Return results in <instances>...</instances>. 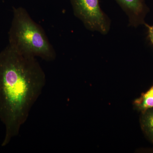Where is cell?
I'll use <instances>...</instances> for the list:
<instances>
[{"label":"cell","instance_id":"1","mask_svg":"<svg viewBox=\"0 0 153 153\" xmlns=\"http://www.w3.org/2000/svg\"><path fill=\"white\" fill-rule=\"evenodd\" d=\"M46 81L36 57L9 45L0 53V120L6 128L3 146L19 135Z\"/></svg>","mask_w":153,"mask_h":153},{"label":"cell","instance_id":"2","mask_svg":"<svg viewBox=\"0 0 153 153\" xmlns=\"http://www.w3.org/2000/svg\"><path fill=\"white\" fill-rule=\"evenodd\" d=\"M9 41V46L23 54L39 57L47 61L56 58L55 49L43 28L22 7L14 9Z\"/></svg>","mask_w":153,"mask_h":153},{"label":"cell","instance_id":"3","mask_svg":"<svg viewBox=\"0 0 153 153\" xmlns=\"http://www.w3.org/2000/svg\"><path fill=\"white\" fill-rule=\"evenodd\" d=\"M74 16L87 30L106 35L111 27L110 19L100 8L99 0H70Z\"/></svg>","mask_w":153,"mask_h":153},{"label":"cell","instance_id":"4","mask_svg":"<svg viewBox=\"0 0 153 153\" xmlns=\"http://www.w3.org/2000/svg\"><path fill=\"white\" fill-rule=\"evenodd\" d=\"M128 17L129 25L136 28L146 24L149 9L145 0H115Z\"/></svg>","mask_w":153,"mask_h":153},{"label":"cell","instance_id":"5","mask_svg":"<svg viewBox=\"0 0 153 153\" xmlns=\"http://www.w3.org/2000/svg\"><path fill=\"white\" fill-rule=\"evenodd\" d=\"M141 113L140 122L142 130L153 144V108Z\"/></svg>","mask_w":153,"mask_h":153},{"label":"cell","instance_id":"6","mask_svg":"<svg viewBox=\"0 0 153 153\" xmlns=\"http://www.w3.org/2000/svg\"><path fill=\"white\" fill-rule=\"evenodd\" d=\"M134 105L137 110L141 112L153 108V85L148 91L135 100Z\"/></svg>","mask_w":153,"mask_h":153},{"label":"cell","instance_id":"7","mask_svg":"<svg viewBox=\"0 0 153 153\" xmlns=\"http://www.w3.org/2000/svg\"><path fill=\"white\" fill-rule=\"evenodd\" d=\"M144 25L148 29V38L149 39L151 44L153 45V25L150 26L146 23Z\"/></svg>","mask_w":153,"mask_h":153}]
</instances>
